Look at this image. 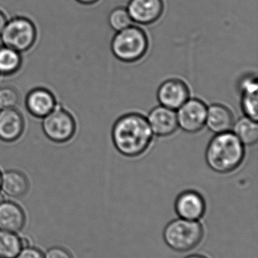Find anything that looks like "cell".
<instances>
[{
	"label": "cell",
	"mask_w": 258,
	"mask_h": 258,
	"mask_svg": "<svg viewBox=\"0 0 258 258\" xmlns=\"http://www.w3.org/2000/svg\"><path fill=\"white\" fill-rule=\"evenodd\" d=\"M151 132L156 136L168 137L179 128L175 110L159 106L153 109L147 119Z\"/></svg>",
	"instance_id": "obj_10"
},
{
	"label": "cell",
	"mask_w": 258,
	"mask_h": 258,
	"mask_svg": "<svg viewBox=\"0 0 258 258\" xmlns=\"http://www.w3.org/2000/svg\"><path fill=\"white\" fill-rule=\"evenodd\" d=\"M57 105L53 92L42 87L35 88L27 94L25 106L27 111L36 118H44Z\"/></svg>",
	"instance_id": "obj_13"
},
{
	"label": "cell",
	"mask_w": 258,
	"mask_h": 258,
	"mask_svg": "<svg viewBox=\"0 0 258 258\" xmlns=\"http://www.w3.org/2000/svg\"><path fill=\"white\" fill-rule=\"evenodd\" d=\"M111 48L118 60L125 63H134L146 54L148 37L142 29L131 25L117 32L112 39Z\"/></svg>",
	"instance_id": "obj_3"
},
{
	"label": "cell",
	"mask_w": 258,
	"mask_h": 258,
	"mask_svg": "<svg viewBox=\"0 0 258 258\" xmlns=\"http://www.w3.org/2000/svg\"><path fill=\"white\" fill-rule=\"evenodd\" d=\"M5 201V198L4 196L3 195V194L0 192V205L2 204V203H3V202Z\"/></svg>",
	"instance_id": "obj_28"
},
{
	"label": "cell",
	"mask_w": 258,
	"mask_h": 258,
	"mask_svg": "<svg viewBox=\"0 0 258 258\" xmlns=\"http://www.w3.org/2000/svg\"><path fill=\"white\" fill-rule=\"evenodd\" d=\"M22 248L21 238L15 233L0 230V258H15Z\"/></svg>",
	"instance_id": "obj_20"
},
{
	"label": "cell",
	"mask_w": 258,
	"mask_h": 258,
	"mask_svg": "<svg viewBox=\"0 0 258 258\" xmlns=\"http://www.w3.org/2000/svg\"><path fill=\"white\" fill-rule=\"evenodd\" d=\"M114 145L127 157H138L151 144L153 133L146 118L138 113H128L114 124L112 132Z\"/></svg>",
	"instance_id": "obj_1"
},
{
	"label": "cell",
	"mask_w": 258,
	"mask_h": 258,
	"mask_svg": "<svg viewBox=\"0 0 258 258\" xmlns=\"http://www.w3.org/2000/svg\"><path fill=\"white\" fill-rule=\"evenodd\" d=\"M28 178L18 170H9L2 174L1 190L7 197L20 199L29 190Z\"/></svg>",
	"instance_id": "obj_16"
},
{
	"label": "cell",
	"mask_w": 258,
	"mask_h": 258,
	"mask_svg": "<svg viewBox=\"0 0 258 258\" xmlns=\"http://www.w3.org/2000/svg\"><path fill=\"white\" fill-rule=\"evenodd\" d=\"M175 209L180 218L197 221L204 215L205 202L198 192L193 190L185 191L177 197Z\"/></svg>",
	"instance_id": "obj_12"
},
{
	"label": "cell",
	"mask_w": 258,
	"mask_h": 258,
	"mask_svg": "<svg viewBox=\"0 0 258 258\" xmlns=\"http://www.w3.org/2000/svg\"><path fill=\"white\" fill-rule=\"evenodd\" d=\"M108 22L109 26L115 31L127 28L133 25V21L127 12V9L123 7L117 8L109 14Z\"/></svg>",
	"instance_id": "obj_21"
},
{
	"label": "cell",
	"mask_w": 258,
	"mask_h": 258,
	"mask_svg": "<svg viewBox=\"0 0 258 258\" xmlns=\"http://www.w3.org/2000/svg\"><path fill=\"white\" fill-rule=\"evenodd\" d=\"M77 1H78L79 3H83V4L91 5L98 3L100 0H77Z\"/></svg>",
	"instance_id": "obj_26"
},
{
	"label": "cell",
	"mask_w": 258,
	"mask_h": 258,
	"mask_svg": "<svg viewBox=\"0 0 258 258\" xmlns=\"http://www.w3.org/2000/svg\"><path fill=\"white\" fill-rule=\"evenodd\" d=\"M233 124V115L228 107L222 104H213L208 108L205 125L214 133L230 132Z\"/></svg>",
	"instance_id": "obj_17"
},
{
	"label": "cell",
	"mask_w": 258,
	"mask_h": 258,
	"mask_svg": "<svg viewBox=\"0 0 258 258\" xmlns=\"http://www.w3.org/2000/svg\"><path fill=\"white\" fill-rule=\"evenodd\" d=\"M245 147L233 132L216 134L206 150L209 166L220 174H227L237 169L245 158Z\"/></svg>",
	"instance_id": "obj_2"
},
{
	"label": "cell",
	"mask_w": 258,
	"mask_h": 258,
	"mask_svg": "<svg viewBox=\"0 0 258 258\" xmlns=\"http://www.w3.org/2000/svg\"><path fill=\"white\" fill-rule=\"evenodd\" d=\"M208 107L201 100L189 99L178 109V125L188 133L195 134L202 130L206 123Z\"/></svg>",
	"instance_id": "obj_7"
},
{
	"label": "cell",
	"mask_w": 258,
	"mask_h": 258,
	"mask_svg": "<svg viewBox=\"0 0 258 258\" xmlns=\"http://www.w3.org/2000/svg\"><path fill=\"white\" fill-rule=\"evenodd\" d=\"M1 180H2V173L0 171V190H1Z\"/></svg>",
	"instance_id": "obj_29"
},
{
	"label": "cell",
	"mask_w": 258,
	"mask_h": 258,
	"mask_svg": "<svg viewBox=\"0 0 258 258\" xmlns=\"http://www.w3.org/2000/svg\"><path fill=\"white\" fill-rule=\"evenodd\" d=\"M20 101L18 91L12 86L0 87V108H15Z\"/></svg>",
	"instance_id": "obj_22"
},
{
	"label": "cell",
	"mask_w": 258,
	"mask_h": 258,
	"mask_svg": "<svg viewBox=\"0 0 258 258\" xmlns=\"http://www.w3.org/2000/svg\"><path fill=\"white\" fill-rule=\"evenodd\" d=\"M157 96L161 106L178 110L189 99V88L182 80L171 79L161 85Z\"/></svg>",
	"instance_id": "obj_8"
},
{
	"label": "cell",
	"mask_w": 258,
	"mask_h": 258,
	"mask_svg": "<svg viewBox=\"0 0 258 258\" xmlns=\"http://www.w3.org/2000/svg\"><path fill=\"white\" fill-rule=\"evenodd\" d=\"M22 54L0 44V74L11 76L16 74L22 65Z\"/></svg>",
	"instance_id": "obj_18"
},
{
	"label": "cell",
	"mask_w": 258,
	"mask_h": 258,
	"mask_svg": "<svg viewBox=\"0 0 258 258\" xmlns=\"http://www.w3.org/2000/svg\"><path fill=\"white\" fill-rule=\"evenodd\" d=\"M186 258H206L204 256L197 255V254H193V255L189 256V257Z\"/></svg>",
	"instance_id": "obj_27"
},
{
	"label": "cell",
	"mask_w": 258,
	"mask_h": 258,
	"mask_svg": "<svg viewBox=\"0 0 258 258\" xmlns=\"http://www.w3.org/2000/svg\"><path fill=\"white\" fill-rule=\"evenodd\" d=\"M242 108L245 116L257 122L258 119V85L257 77L253 75L245 76L241 79Z\"/></svg>",
	"instance_id": "obj_14"
},
{
	"label": "cell",
	"mask_w": 258,
	"mask_h": 258,
	"mask_svg": "<svg viewBox=\"0 0 258 258\" xmlns=\"http://www.w3.org/2000/svg\"><path fill=\"white\" fill-rule=\"evenodd\" d=\"M234 134L244 146H253L258 140V125L256 121L244 116L233 124Z\"/></svg>",
	"instance_id": "obj_19"
},
{
	"label": "cell",
	"mask_w": 258,
	"mask_h": 258,
	"mask_svg": "<svg viewBox=\"0 0 258 258\" xmlns=\"http://www.w3.org/2000/svg\"><path fill=\"white\" fill-rule=\"evenodd\" d=\"M42 128L50 141L62 144L74 136L77 125L71 113L57 104L51 113L42 118Z\"/></svg>",
	"instance_id": "obj_6"
},
{
	"label": "cell",
	"mask_w": 258,
	"mask_h": 258,
	"mask_svg": "<svg viewBox=\"0 0 258 258\" xmlns=\"http://www.w3.org/2000/svg\"><path fill=\"white\" fill-rule=\"evenodd\" d=\"M15 258H44V254L39 250L28 246L22 248Z\"/></svg>",
	"instance_id": "obj_24"
},
{
	"label": "cell",
	"mask_w": 258,
	"mask_h": 258,
	"mask_svg": "<svg viewBox=\"0 0 258 258\" xmlns=\"http://www.w3.org/2000/svg\"><path fill=\"white\" fill-rule=\"evenodd\" d=\"M25 122L22 113L16 108L0 110V140L15 142L24 133Z\"/></svg>",
	"instance_id": "obj_11"
},
{
	"label": "cell",
	"mask_w": 258,
	"mask_h": 258,
	"mask_svg": "<svg viewBox=\"0 0 258 258\" xmlns=\"http://www.w3.org/2000/svg\"><path fill=\"white\" fill-rule=\"evenodd\" d=\"M44 258H73L71 253L61 247H53L45 253Z\"/></svg>",
	"instance_id": "obj_23"
},
{
	"label": "cell",
	"mask_w": 258,
	"mask_h": 258,
	"mask_svg": "<svg viewBox=\"0 0 258 258\" xmlns=\"http://www.w3.org/2000/svg\"><path fill=\"white\" fill-rule=\"evenodd\" d=\"M25 221V214L18 205L8 201L0 205V230L17 233L22 230Z\"/></svg>",
	"instance_id": "obj_15"
},
{
	"label": "cell",
	"mask_w": 258,
	"mask_h": 258,
	"mask_svg": "<svg viewBox=\"0 0 258 258\" xmlns=\"http://www.w3.org/2000/svg\"><path fill=\"white\" fill-rule=\"evenodd\" d=\"M36 37V28L30 20L15 17L8 21L0 35V41L3 45L24 53L32 48Z\"/></svg>",
	"instance_id": "obj_5"
},
{
	"label": "cell",
	"mask_w": 258,
	"mask_h": 258,
	"mask_svg": "<svg viewBox=\"0 0 258 258\" xmlns=\"http://www.w3.org/2000/svg\"><path fill=\"white\" fill-rule=\"evenodd\" d=\"M203 235L204 230L199 223L180 218L167 225L164 239L174 251L184 252L195 248L202 239Z\"/></svg>",
	"instance_id": "obj_4"
},
{
	"label": "cell",
	"mask_w": 258,
	"mask_h": 258,
	"mask_svg": "<svg viewBox=\"0 0 258 258\" xmlns=\"http://www.w3.org/2000/svg\"><path fill=\"white\" fill-rule=\"evenodd\" d=\"M8 19L4 14L0 11V35H1L2 32H3V29L6 27V24H7Z\"/></svg>",
	"instance_id": "obj_25"
},
{
	"label": "cell",
	"mask_w": 258,
	"mask_h": 258,
	"mask_svg": "<svg viewBox=\"0 0 258 258\" xmlns=\"http://www.w3.org/2000/svg\"><path fill=\"white\" fill-rule=\"evenodd\" d=\"M127 10L133 22L148 25L162 16L164 3L162 0H130Z\"/></svg>",
	"instance_id": "obj_9"
}]
</instances>
